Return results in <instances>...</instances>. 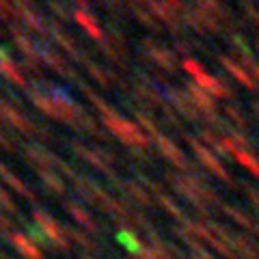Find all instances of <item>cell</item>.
I'll use <instances>...</instances> for the list:
<instances>
[{"label":"cell","instance_id":"6da1fadb","mask_svg":"<svg viewBox=\"0 0 259 259\" xmlns=\"http://www.w3.org/2000/svg\"><path fill=\"white\" fill-rule=\"evenodd\" d=\"M84 93H87L89 97H91V102L95 104L97 108H100L102 119H104V125H106L112 134L119 136V139L123 141V143L132 145V147H147V145H149V139H147V136H145V134H143L141 130L136 127L134 123H130V121H125L123 117H119L115 110L108 108L106 104H104V102H102L95 93L89 91L87 87H84Z\"/></svg>","mask_w":259,"mask_h":259},{"label":"cell","instance_id":"7a4b0ae2","mask_svg":"<svg viewBox=\"0 0 259 259\" xmlns=\"http://www.w3.org/2000/svg\"><path fill=\"white\" fill-rule=\"evenodd\" d=\"M32 218H35V225L46 233V238L50 244L59 246L61 250H69L67 233H65V229H61L59 223H56L50 214H46L44 209H39V207H32Z\"/></svg>","mask_w":259,"mask_h":259},{"label":"cell","instance_id":"3957f363","mask_svg":"<svg viewBox=\"0 0 259 259\" xmlns=\"http://www.w3.org/2000/svg\"><path fill=\"white\" fill-rule=\"evenodd\" d=\"M186 87H188V95H190V100L194 102L197 110H201L205 117H209L212 123L223 125V121L218 119V115H216V104H214L212 97H209V93L203 91V89H201L197 82H190V84H186Z\"/></svg>","mask_w":259,"mask_h":259},{"label":"cell","instance_id":"277c9868","mask_svg":"<svg viewBox=\"0 0 259 259\" xmlns=\"http://www.w3.org/2000/svg\"><path fill=\"white\" fill-rule=\"evenodd\" d=\"M184 139H186V143H188L190 147L194 149V153H197V158H199L201 162H203V164L209 168V171H212L214 175H218L221 180L229 182V173H227V171H225V166H223L221 162H218V160L214 158V153L209 151V149H205V145H201L197 139H194V136H188V134H186Z\"/></svg>","mask_w":259,"mask_h":259},{"label":"cell","instance_id":"5b68a950","mask_svg":"<svg viewBox=\"0 0 259 259\" xmlns=\"http://www.w3.org/2000/svg\"><path fill=\"white\" fill-rule=\"evenodd\" d=\"M194 80H197V84L203 89V91H207L209 95L218 97V100H229V97H231V89H229V84H225L223 80H218V78H214V76H209L207 71H205V74H201L199 78H194Z\"/></svg>","mask_w":259,"mask_h":259},{"label":"cell","instance_id":"8992f818","mask_svg":"<svg viewBox=\"0 0 259 259\" xmlns=\"http://www.w3.org/2000/svg\"><path fill=\"white\" fill-rule=\"evenodd\" d=\"M9 240H11V244L15 246V250H18L24 259H44V253L39 250V246L28 236L15 231V233H11V236H9Z\"/></svg>","mask_w":259,"mask_h":259},{"label":"cell","instance_id":"52a82bcc","mask_svg":"<svg viewBox=\"0 0 259 259\" xmlns=\"http://www.w3.org/2000/svg\"><path fill=\"white\" fill-rule=\"evenodd\" d=\"M153 139H156L158 147H160L162 153H164V158H166V160H171L173 164H175V166H180V168H186V166H188V162H186L182 149L177 147V145H175L171 139H166V136H162V134L153 136Z\"/></svg>","mask_w":259,"mask_h":259},{"label":"cell","instance_id":"ba28073f","mask_svg":"<svg viewBox=\"0 0 259 259\" xmlns=\"http://www.w3.org/2000/svg\"><path fill=\"white\" fill-rule=\"evenodd\" d=\"M65 209H67V214L74 218V221H76L80 227H84L87 231H91V233L100 231V229H97V223L93 221V216L87 212V207L78 205L76 201H65Z\"/></svg>","mask_w":259,"mask_h":259},{"label":"cell","instance_id":"9c48e42d","mask_svg":"<svg viewBox=\"0 0 259 259\" xmlns=\"http://www.w3.org/2000/svg\"><path fill=\"white\" fill-rule=\"evenodd\" d=\"M186 22H188L197 32H218L221 30L218 22L212 18V15H207L203 11H192V13L188 11L186 13Z\"/></svg>","mask_w":259,"mask_h":259},{"label":"cell","instance_id":"30bf717a","mask_svg":"<svg viewBox=\"0 0 259 259\" xmlns=\"http://www.w3.org/2000/svg\"><path fill=\"white\" fill-rule=\"evenodd\" d=\"M143 46L147 48V54L160 65V67H164L166 71H175V56H173V52H168V50H164V48H160V46H153V41H149V39H145Z\"/></svg>","mask_w":259,"mask_h":259},{"label":"cell","instance_id":"8fae6325","mask_svg":"<svg viewBox=\"0 0 259 259\" xmlns=\"http://www.w3.org/2000/svg\"><path fill=\"white\" fill-rule=\"evenodd\" d=\"M168 97L175 102V108L180 110L186 119H190V121H197L199 119V110H197V106H194V102L192 100L190 102L186 100L184 93H180L177 89H168Z\"/></svg>","mask_w":259,"mask_h":259},{"label":"cell","instance_id":"7c38bea8","mask_svg":"<svg viewBox=\"0 0 259 259\" xmlns=\"http://www.w3.org/2000/svg\"><path fill=\"white\" fill-rule=\"evenodd\" d=\"M0 177H3V180H5L7 184H9L11 188H13L15 192H18V194H22L24 199L32 201V203H35V201H37V197H35V194L30 192V188H28V186L24 184V182L20 180V177H15V175H13L11 171H9V168H7V166L3 164V162H0Z\"/></svg>","mask_w":259,"mask_h":259},{"label":"cell","instance_id":"4fadbf2b","mask_svg":"<svg viewBox=\"0 0 259 259\" xmlns=\"http://www.w3.org/2000/svg\"><path fill=\"white\" fill-rule=\"evenodd\" d=\"M0 117H3L5 121H9V123L15 125L18 130H22V132H35V127H32L18 110L11 108V106H7V104H3V102H0Z\"/></svg>","mask_w":259,"mask_h":259},{"label":"cell","instance_id":"5bb4252c","mask_svg":"<svg viewBox=\"0 0 259 259\" xmlns=\"http://www.w3.org/2000/svg\"><path fill=\"white\" fill-rule=\"evenodd\" d=\"M221 65H223V67H225L227 71H229V74H231L233 78H238V82H242V84H244L246 89H250V91H253V89H255L253 78H250V76L246 74V71L240 67V65L233 63L231 59H227V56H221Z\"/></svg>","mask_w":259,"mask_h":259},{"label":"cell","instance_id":"9a60e30c","mask_svg":"<svg viewBox=\"0 0 259 259\" xmlns=\"http://www.w3.org/2000/svg\"><path fill=\"white\" fill-rule=\"evenodd\" d=\"M117 240H119L121 244H123L132 255H136V257H141V255L145 253V246L141 244L139 236H136V233H132L130 229H121L119 236H117Z\"/></svg>","mask_w":259,"mask_h":259},{"label":"cell","instance_id":"2e32d148","mask_svg":"<svg viewBox=\"0 0 259 259\" xmlns=\"http://www.w3.org/2000/svg\"><path fill=\"white\" fill-rule=\"evenodd\" d=\"M50 30L54 32V39H56V41H59V44L65 48V50H67L71 56H76V59L82 61V56L78 54V46H76V41H74V39H71V37H67V32H65V30L59 26V24H52Z\"/></svg>","mask_w":259,"mask_h":259},{"label":"cell","instance_id":"e0dca14e","mask_svg":"<svg viewBox=\"0 0 259 259\" xmlns=\"http://www.w3.org/2000/svg\"><path fill=\"white\" fill-rule=\"evenodd\" d=\"M74 20L82 26L89 35H91L93 39H102V30H100V26L95 24V20L91 18V15H87L82 9H78V11H74Z\"/></svg>","mask_w":259,"mask_h":259},{"label":"cell","instance_id":"ac0fdd59","mask_svg":"<svg viewBox=\"0 0 259 259\" xmlns=\"http://www.w3.org/2000/svg\"><path fill=\"white\" fill-rule=\"evenodd\" d=\"M37 175L44 180V184L48 186L50 190H54L56 194H61V192H65V184H63V180L56 173H50L48 168H37Z\"/></svg>","mask_w":259,"mask_h":259},{"label":"cell","instance_id":"d6986e66","mask_svg":"<svg viewBox=\"0 0 259 259\" xmlns=\"http://www.w3.org/2000/svg\"><path fill=\"white\" fill-rule=\"evenodd\" d=\"M0 74H5V76L9 78L11 82H15V84L26 87V80H24V76L20 74L18 65H13L11 61H0Z\"/></svg>","mask_w":259,"mask_h":259},{"label":"cell","instance_id":"ffe728a7","mask_svg":"<svg viewBox=\"0 0 259 259\" xmlns=\"http://www.w3.org/2000/svg\"><path fill=\"white\" fill-rule=\"evenodd\" d=\"M18 13L22 15V20L26 22L32 30H37V32H46V28H44L41 20L37 18V13H32L30 7H26V5H18Z\"/></svg>","mask_w":259,"mask_h":259},{"label":"cell","instance_id":"44dd1931","mask_svg":"<svg viewBox=\"0 0 259 259\" xmlns=\"http://www.w3.org/2000/svg\"><path fill=\"white\" fill-rule=\"evenodd\" d=\"M233 156H236V160L240 162L242 166H246L250 173L259 177V162H257V158L253 156V153L246 151V149H236V153H233Z\"/></svg>","mask_w":259,"mask_h":259},{"label":"cell","instance_id":"7402d4cb","mask_svg":"<svg viewBox=\"0 0 259 259\" xmlns=\"http://www.w3.org/2000/svg\"><path fill=\"white\" fill-rule=\"evenodd\" d=\"M11 32H13V39H15V44H18L20 48H22V54L24 56H32L35 54V50H37V46H35V41H30V39L24 35V32H20L18 28H11Z\"/></svg>","mask_w":259,"mask_h":259},{"label":"cell","instance_id":"603a6c76","mask_svg":"<svg viewBox=\"0 0 259 259\" xmlns=\"http://www.w3.org/2000/svg\"><path fill=\"white\" fill-rule=\"evenodd\" d=\"M121 186H123L125 192H127L130 197H132V199L136 201V203H141V205H149V203H151L149 197H147V192H145L143 188H139L136 184H132V182H123Z\"/></svg>","mask_w":259,"mask_h":259},{"label":"cell","instance_id":"cb8c5ba5","mask_svg":"<svg viewBox=\"0 0 259 259\" xmlns=\"http://www.w3.org/2000/svg\"><path fill=\"white\" fill-rule=\"evenodd\" d=\"M41 59L48 63V65H52V67L59 71V74H63V76H69V71H67V67H65V63L56 56L54 52H50L48 48H41Z\"/></svg>","mask_w":259,"mask_h":259},{"label":"cell","instance_id":"d4e9b609","mask_svg":"<svg viewBox=\"0 0 259 259\" xmlns=\"http://www.w3.org/2000/svg\"><path fill=\"white\" fill-rule=\"evenodd\" d=\"M65 233H67V238L74 240L78 246H82V248H87V250H97V244H95L93 240H89L84 233H80V231H76V229H65Z\"/></svg>","mask_w":259,"mask_h":259},{"label":"cell","instance_id":"484cf974","mask_svg":"<svg viewBox=\"0 0 259 259\" xmlns=\"http://www.w3.org/2000/svg\"><path fill=\"white\" fill-rule=\"evenodd\" d=\"M225 115L229 117V119H233V123H236L238 127H248V123H246V119H244V115L236 108V106H225Z\"/></svg>","mask_w":259,"mask_h":259},{"label":"cell","instance_id":"4316f807","mask_svg":"<svg viewBox=\"0 0 259 259\" xmlns=\"http://www.w3.org/2000/svg\"><path fill=\"white\" fill-rule=\"evenodd\" d=\"M0 205H3V209L5 212H9V214H13V216H18L20 212H18V207H15V203H13V199L7 194V190L0 186Z\"/></svg>","mask_w":259,"mask_h":259},{"label":"cell","instance_id":"83f0119b","mask_svg":"<svg viewBox=\"0 0 259 259\" xmlns=\"http://www.w3.org/2000/svg\"><path fill=\"white\" fill-rule=\"evenodd\" d=\"M158 201H160V205L162 207H164L166 209V212L168 214H173L175 218H184V214H182V209L180 207H177L175 203H173V201L171 199H168V197H164V194H160V197H158Z\"/></svg>","mask_w":259,"mask_h":259},{"label":"cell","instance_id":"f1b7e54d","mask_svg":"<svg viewBox=\"0 0 259 259\" xmlns=\"http://www.w3.org/2000/svg\"><path fill=\"white\" fill-rule=\"evenodd\" d=\"M82 63H84V65H89V74H91V76L97 80V82L104 84V87H108V78H106V74H102L97 65H93L91 61H87V59H82Z\"/></svg>","mask_w":259,"mask_h":259},{"label":"cell","instance_id":"f546056e","mask_svg":"<svg viewBox=\"0 0 259 259\" xmlns=\"http://www.w3.org/2000/svg\"><path fill=\"white\" fill-rule=\"evenodd\" d=\"M184 69L188 71V74H190L192 78H199L201 74H205V69L201 67V65H199L197 61H192V59H186V61H184Z\"/></svg>","mask_w":259,"mask_h":259},{"label":"cell","instance_id":"4dcf8cb0","mask_svg":"<svg viewBox=\"0 0 259 259\" xmlns=\"http://www.w3.org/2000/svg\"><path fill=\"white\" fill-rule=\"evenodd\" d=\"M136 119H139V121H141V125L147 127L153 136H158V134H160V132H158V127H156V123H153V121H151L147 115H143V112H136Z\"/></svg>","mask_w":259,"mask_h":259},{"label":"cell","instance_id":"1f68e13d","mask_svg":"<svg viewBox=\"0 0 259 259\" xmlns=\"http://www.w3.org/2000/svg\"><path fill=\"white\" fill-rule=\"evenodd\" d=\"M0 231L7 233V236H11V233H15V231H13V223H11V218H7L5 214H0Z\"/></svg>","mask_w":259,"mask_h":259},{"label":"cell","instance_id":"d6a6232c","mask_svg":"<svg viewBox=\"0 0 259 259\" xmlns=\"http://www.w3.org/2000/svg\"><path fill=\"white\" fill-rule=\"evenodd\" d=\"M0 18H5V20L11 18V7L7 5V0H0Z\"/></svg>","mask_w":259,"mask_h":259},{"label":"cell","instance_id":"836d02e7","mask_svg":"<svg viewBox=\"0 0 259 259\" xmlns=\"http://www.w3.org/2000/svg\"><path fill=\"white\" fill-rule=\"evenodd\" d=\"M0 61H9V50L7 48H0Z\"/></svg>","mask_w":259,"mask_h":259},{"label":"cell","instance_id":"e575fe53","mask_svg":"<svg viewBox=\"0 0 259 259\" xmlns=\"http://www.w3.org/2000/svg\"><path fill=\"white\" fill-rule=\"evenodd\" d=\"M194 259H212V257H209V255H205L203 250H199V248H197V253H194Z\"/></svg>","mask_w":259,"mask_h":259},{"label":"cell","instance_id":"d590c367","mask_svg":"<svg viewBox=\"0 0 259 259\" xmlns=\"http://www.w3.org/2000/svg\"><path fill=\"white\" fill-rule=\"evenodd\" d=\"M166 5H168V7H175V9H182V3H180V0H166Z\"/></svg>","mask_w":259,"mask_h":259},{"label":"cell","instance_id":"8d00e7d4","mask_svg":"<svg viewBox=\"0 0 259 259\" xmlns=\"http://www.w3.org/2000/svg\"><path fill=\"white\" fill-rule=\"evenodd\" d=\"M175 48H177L180 52H188V48H190V46H186V44H177Z\"/></svg>","mask_w":259,"mask_h":259},{"label":"cell","instance_id":"74e56055","mask_svg":"<svg viewBox=\"0 0 259 259\" xmlns=\"http://www.w3.org/2000/svg\"><path fill=\"white\" fill-rule=\"evenodd\" d=\"M0 259H13V257H11V255H7V253H5V250H3V248H0Z\"/></svg>","mask_w":259,"mask_h":259},{"label":"cell","instance_id":"f35d334b","mask_svg":"<svg viewBox=\"0 0 259 259\" xmlns=\"http://www.w3.org/2000/svg\"><path fill=\"white\" fill-rule=\"evenodd\" d=\"M74 3H76V5H80V7H84V5L89 3V0H74Z\"/></svg>","mask_w":259,"mask_h":259},{"label":"cell","instance_id":"ab89813d","mask_svg":"<svg viewBox=\"0 0 259 259\" xmlns=\"http://www.w3.org/2000/svg\"><path fill=\"white\" fill-rule=\"evenodd\" d=\"M253 71H255V76H257V78H259V65H257V67H255V69H253Z\"/></svg>","mask_w":259,"mask_h":259},{"label":"cell","instance_id":"60d3db41","mask_svg":"<svg viewBox=\"0 0 259 259\" xmlns=\"http://www.w3.org/2000/svg\"><path fill=\"white\" fill-rule=\"evenodd\" d=\"M255 48H257V50H259V37H257V41H255Z\"/></svg>","mask_w":259,"mask_h":259},{"label":"cell","instance_id":"b9f144b4","mask_svg":"<svg viewBox=\"0 0 259 259\" xmlns=\"http://www.w3.org/2000/svg\"><path fill=\"white\" fill-rule=\"evenodd\" d=\"M82 259H95V257H89V255H84V257H82Z\"/></svg>","mask_w":259,"mask_h":259},{"label":"cell","instance_id":"7bdbcfd3","mask_svg":"<svg viewBox=\"0 0 259 259\" xmlns=\"http://www.w3.org/2000/svg\"><path fill=\"white\" fill-rule=\"evenodd\" d=\"M136 259H147V257H143V255H141V257H136Z\"/></svg>","mask_w":259,"mask_h":259},{"label":"cell","instance_id":"ee69618b","mask_svg":"<svg viewBox=\"0 0 259 259\" xmlns=\"http://www.w3.org/2000/svg\"><path fill=\"white\" fill-rule=\"evenodd\" d=\"M248 3H250V0H244V5H248Z\"/></svg>","mask_w":259,"mask_h":259}]
</instances>
